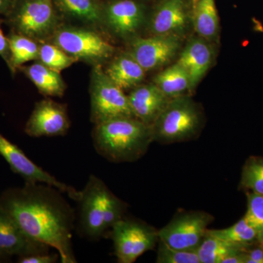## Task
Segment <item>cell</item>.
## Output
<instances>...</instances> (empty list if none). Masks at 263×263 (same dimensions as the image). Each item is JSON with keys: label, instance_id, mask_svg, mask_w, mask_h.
<instances>
[{"label": "cell", "instance_id": "obj_1", "mask_svg": "<svg viewBox=\"0 0 263 263\" xmlns=\"http://www.w3.org/2000/svg\"><path fill=\"white\" fill-rule=\"evenodd\" d=\"M58 189L42 183H25L0 196V207L32 239L56 249L62 263L77 262L72 237L73 209Z\"/></svg>", "mask_w": 263, "mask_h": 263}, {"label": "cell", "instance_id": "obj_2", "mask_svg": "<svg viewBox=\"0 0 263 263\" xmlns=\"http://www.w3.org/2000/svg\"><path fill=\"white\" fill-rule=\"evenodd\" d=\"M95 125V148L110 162L139 160L154 141L152 127L135 117L115 118Z\"/></svg>", "mask_w": 263, "mask_h": 263}, {"label": "cell", "instance_id": "obj_3", "mask_svg": "<svg viewBox=\"0 0 263 263\" xmlns=\"http://www.w3.org/2000/svg\"><path fill=\"white\" fill-rule=\"evenodd\" d=\"M202 124L200 108L190 97L171 99L152 126L154 141L164 144L193 139Z\"/></svg>", "mask_w": 263, "mask_h": 263}, {"label": "cell", "instance_id": "obj_4", "mask_svg": "<svg viewBox=\"0 0 263 263\" xmlns=\"http://www.w3.org/2000/svg\"><path fill=\"white\" fill-rule=\"evenodd\" d=\"M59 18L53 0H15L5 19L12 32L39 42L52 37L58 29Z\"/></svg>", "mask_w": 263, "mask_h": 263}, {"label": "cell", "instance_id": "obj_5", "mask_svg": "<svg viewBox=\"0 0 263 263\" xmlns=\"http://www.w3.org/2000/svg\"><path fill=\"white\" fill-rule=\"evenodd\" d=\"M114 195L105 183L91 175L82 191L79 203V229L83 236L98 240L109 230L108 216Z\"/></svg>", "mask_w": 263, "mask_h": 263}, {"label": "cell", "instance_id": "obj_6", "mask_svg": "<svg viewBox=\"0 0 263 263\" xmlns=\"http://www.w3.org/2000/svg\"><path fill=\"white\" fill-rule=\"evenodd\" d=\"M91 121L95 124L119 117H135L129 98L100 65H95L90 84ZM136 118V117H135Z\"/></svg>", "mask_w": 263, "mask_h": 263}, {"label": "cell", "instance_id": "obj_7", "mask_svg": "<svg viewBox=\"0 0 263 263\" xmlns=\"http://www.w3.org/2000/svg\"><path fill=\"white\" fill-rule=\"evenodd\" d=\"M53 37V44L64 51L81 60L100 65L113 56V45L93 29L83 27H63L57 29Z\"/></svg>", "mask_w": 263, "mask_h": 263}, {"label": "cell", "instance_id": "obj_8", "mask_svg": "<svg viewBox=\"0 0 263 263\" xmlns=\"http://www.w3.org/2000/svg\"><path fill=\"white\" fill-rule=\"evenodd\" d=\"M118 262L133 263L145 252L155 248L158 231L140 221L121 219L111 228Z\"/></svg>", "mask_w": 263, "mask_h": 263}, {"label": "cell", "instance_id": "obj_9", "mask_svg": "<svg viewBox=\"0 0 263 263\" xmlns=\"http://www.w3.org/2000/svg\"><path fill=\"white\" fill-rule=\"evenodd\" d=\"M214 217L209 213H182L158 231L159 240L175 249L197 250Z\"/></svg>", "mask_w": 263, "mask_h": 263}, {"label": "cell", "instance_id": "obj_10", "mask_svg": "<svg viewBox=\"0 0 263 263\" xmlns=\"http://www.w3.org/2000/svg\"><path fill=\"white\" fill-rule=\"evenodd\" d=\"M0 155L9 164L10 168L22 176L25 183H42L58 189L68 195L72 200L79 202L81 191L57 180L41 167L29 160L18 146L0 134Z\"/></svg>", "mask_w": 263, "mask_h": 263}, {"label": "cell", "instance_id": "obj_11", "mask_svg": "<svg viewBox=\"0 0 263 263\" xmlns=\"http://www.w3.org/2000/svg\"><path fill=\"white\" fill-rule=\"evenodd\" d=\"M146 19V6L141 0L103 2V23L113 34L122 38L136 34Z\"/></svg>", "mask_w": 263, "mask_h": 263}, {"label": "cell", "instance_id": "obj_12", "mask_svg": "<svg viewBox=\"0 0 263 263\" xmlns=\"http://www.w3.org/2000/svg\"><path fill=\"white\" fill-rule=\"evenodd\" d=\"M70 123L67 108L50 99L35 104L25 126V133L33 138L64 136Z\"/></svg>", "mask_w": 263, "mask_h": 263}, {"label": "cell", "instance_id": "obj_13", "mask_svg": "<svg viewBox=\"0 0 263 263\" xmlns=\"http://www.w3.org/2000/svg\"><path fill=\"white\" fill-rule=\"evenodd\" d=\"M180 45L181 41L178 36L137 38L133 41L129 53L146 72L171 61L179 51Z\"/></svg>", "mask_w": 263, "mask_h": 263}, {"label": "cell", "instance_id": "obj_14", "mask_svg": "<svg viewBox=\"0 0 263 263\" xmlns=\"http://www.w3.org/2000/svg\"><path fill=\"white\" fill-rule=\"evenodd\" d=\"M50 247L32 239L21 230L18 224L0 207V252L5 256L32 255L48 253Z\"/></svg>", "mask_w": 263, "mask_h": 263}, {"label": "cell", "instance_id": "obj_15", "mask_svg": "<svg viewBox=\"0 0 263 263\" xmlns=\"http://www.w3.org/2000/svg\"><path fill=\"white\" fill-rule=\"evenodd\" d=\"M188 0H162L150 19L154 35L178 36L187 25Z\"/></svg>", "mask_w": 263, "mask_h": 263}, {"label": "cell", "instance_id": "obj_16", "mask_svg": "<svg viewBox=\"0 0 263 263\" xmlns=\"http://www.w3.org/2000/svg\"><path fill=\"white\" fill-rule=\"evenodd\" d=\"M128 98L134 117L150 127L171 100L155 84L138 85Z\"/></svg>", "mask_w": 263, "mask_h": 263}, {"label": "cell", "instance_id": "obj_17", "mask_svg": "<svg viewBox=\"0 0 263 263\" xmlns=\"http://www.w3.org/2000/svg\"><path fill=\"white\" fill-rule=\"evenodd\" d=\"M214 51L210 44L203 38H194L181 52L177 63L188 73L190 90L200 82L212 65Z\"/></svg>", "mask_w": 263, "mask_h": 263}, {"label": "cell", "instance_id": "obj_18", "mask_svg": "<svg viewBox=\"0 0 263 263\" xmlns=\"http://www.w3.org/2000/svg\"><path fill=\"white\" fill-rule=\"evenodd\" d=\"M53 3L60 15L92 28L103 25L101 0H53Z\"/></svg>", "mask_w": 263, "mask_h": 263}, {"label": "cell", "instance_id": "obj_19", "mask_svg": "<svg viewBox=\"0 0 263 263\" xmlns=\"http://www.w3.org/2000/svg\"><path fill=\"white\" fill-rule=\"evenodd\" d=\"M146 70L130 53H124L108 66L105 73L123 91L134 89L144 79Z\"/></svg>", "mask_w": 263, "mask_h": 263}, {"label": "cell", "instance_id": "obj_20", "mask_svg": "<svg viewBox=\"0 0 263 263\" xmlns=\"http://www.w3.org/2000/svg\"><path fill=\"white\" fill-rule=\"evenodd\" d=\"M18 70L32 81L41 94L47 97L63 96L65 84L57 71L52 70L41 62L22 66Z\"/></svg>", "mask_w": 263, "mask_h": 263}, {"label": "cell", "instance_id": "obj_21", "mask_svg": "<svg viewBox=\"0 0 263 263\" xmlns=\"http://www.w3.org/2000/svg\"><path fill=\"white\" fill-rule=\"evenodd\" d=\"M192 4L195 30L205 41H212L219 32L215 0H195Z\"/></svg>", "mask_w": 263, "mask_h": 263}, {"label": "cell", "instance_id": "obj_22", "mask_svg": "<svg viewBox=\"0 0 263 263\" xmlns=\"http://www.w3.org/2000/svg\"><path fill=\"white\" fill-rule=\"evenodd\" d=\"M7 37L9 43L10 53L8 66L12 73H15L19 67L27 62L38 60L40 51L38 41L13 32Z\"/></svg>", "mask_w": 263, "mask_h": 263}, {"label": "cell", "instance_id": "obj_23", "mask_svg": "<svg viewBox=\"0 0 263 263\" xmlns=\"http://www.w3.org/2000/svg\"><path fill=\"white\" fill-rule=\"evenodd\" d=\"M248 247L230 243L206 233L197 247V252L200 263H222L231 254L243 252Z\"/></svg>", "mask_w": 263, "mask_h": 263}, {"label": "cell", "instance_id": "obj_24", "mask_svg": "<svg viewBox=\"0 0 263 263\" xmlns=\"http://www.w3.org/2000/svg\"><path fill=\"white\" fill-rule=\"evenodd\" d=\"M154 81L159 89L170 99L183 96L186 91L190 90L188 73L177 62L157 74Z\"/></svg>", "mask_w": 263, "mask_h": 263}, {"label": "cell", "instance_id": "obj_25", "mask_svg": "<svg viewBox=\"0 0 263 263\" xmlns=\"http://www.w3.org/2000/svg\"><path fill=\"white\" fill-rule=\"evenodd\" d=\"M206 233L230 243L247 247L257 240L255 230L249 226L245 217L230 228L221 230H208Z\"/></svg>", "mask_w": 263, "mask_h": 263}, {"label": "cell", "instance_id": "obj_26", "mask_svg": "<svg viewBox=\"0 0 263 263\" xmlns=\"http://www.w3.org/2000/svg\"><path fill=\"white\" fill-rule=\"evenodd\" d=\"M40 62L52 70L60 72L77 61L53 43H43L40 46Z\"/></svg>", "mask_w": 263, "mask_h": 263}, {"label": "cell", "instance_id": "obj_27", "mask_svg": "<svg viewBox=\"0 0 263 263\" xmlns=\"http://www.w3.org/2000/svg\"><path fill=\"white\" fill-rule=\"evenodd\" d=\"M242 186L263 195V158L252 157L242 171Z\"/></svg>", "mask_w": 263, "mask_h": 263}, {"label": "cell", "instance_id": "obj_28", "mask_svg": "<svg viewBox=\"0 0 263 263\" xmlns=\"http://www.w3.org/2000/svg\"><path fill=\"white\" fill-rule=\"evenodd\" d=\"M247 212L245 218L257 233V240L263 245V195L254 193L247 195Z\"/></svg>", "mask_w": 263, "mask_h": 263}, {"label": "cell", "instance_id": "obj_29", "mask_svg": "<svg viewBox=\"0 0 263 263\" xmlns=\"http://www.w3.org/2000/svg\"><path fill=\"white\" fill-rule=\"evenodd\" d=\"M157 263H200L197 250L175 249L159 240Z\"/></svg>", "mask_w": 263, "mask_h": 263}, {"label": "cell", "instance_id": "obj_30", "mask_svg": "<svg viewBox=\"0 0 263 263\" xmlns=\"http://www.w3.org/2000/svg\"><path fill=\"white\" fill-rule=\"evenodd\" d=\"M60 256L55 254L40 253L32 255L24 256L18 257V262L20 263H54Z\"/></svg>", "mask_w": 263, "mask_h": 263}, {"label": "cell", "instance_id": "obj_31", "mask_svg": "<svg viewBox=\"0 0 263 263\" xmlns=\"http://www.w3.org/2000/svg\"><path fill=\"white\" fill-rule=\"evenodd\" d=\"M0 56L5 60L7 65L9 64L10 57L9 43H8V37H5L3 34L1 27H0Z\"/></svg>", "mask_w": 263, "mask_h": 263}, {"label": "cell", "instance_id": "obj_32", "mask_svg": "<svg viewBox=\"0 0 263 263\" xmlns=\"http://www.w3.org/2000/svg\"><path fill=\"white\" fill-rule=\"evenodd\" d=\"M246 263H263V247L252 249L247 252Z\"/></svg>", "mask_w": 263, "mask_h": 263}, {"label": "cell", "instance_id": "obj_33", "mask_svg": "<svg viewBox=\"0 0 263 263\" xmlns=\"http://www.w3.org/2000/svg\"><path fill=\"white\" fill-rule=\"evenodd\" d=\"M246 259H247V252L243 251V252L231 254L224 259L222 263H246Z\"/></svg>", "mask_w": 263, "mask_h": 263}, {"label": "cell", "instance_id": "obj_34", "mask_svg": "<svg viewBox=\"0 0 263 263\" xmlns=\"http://www.w3.org/2000/svg\"><path fill=\"white\" fill-rule=\"evenodd\" d=\"M15 0H0V16L6 18L13 8Z\"/></svg>", "mask_w": 263, "mask_h": 263}, {"label": "cell", "instance_id": "obj_35", "mask_svg": "<svg viewBox=\"0 0 263 263\" xmlns=\"http://www.w3.org/2000/svg\"><path fill=\"white\" fill-rule=\"evenodd\" d=\"M6 257V256H5L4 254H3V253H1V252H0V259H1L2 258H3V257Z\"/></svg>", "mask_w": 263, "mask_h": 263}, {"label": "cell", "instance_id": "obj_36", "mask_svg": "<svg viewBox=\"0 0 263 263\" xmlns=\"http://www.w3.org/2000/svg\"><path fill=\"white\" fill-rule=\"evenodd\" d=\"M189 2H190V3H193V1H195V0H188Z\"/></svg>", "mask_w": 263, "mask_h": 263}]
</instances>
